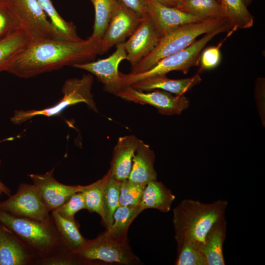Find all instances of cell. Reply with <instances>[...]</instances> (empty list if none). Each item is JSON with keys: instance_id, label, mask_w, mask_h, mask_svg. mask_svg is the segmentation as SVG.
Wrapping results in <instances>:
<instances>
[{"instance_id": "6da1fadb", "label": "cell", "mask_w": 265, "mask_h": 265, "mask_svg": "<svg viewBox=\"0 0 265 265\" xmlns=\"http://www.w3.org/2000/svg\"><path fill=\"white\" fill-rule=\"evenodd\" d=\"M101 54L102 39L91 36L78 41L32 39L6 61L5 71L19 78H30L66 66L93 61Z\"/></svg>"}, {"instance_id": "7a4b0ae2", "label": "cell", "mask_w": 265, "mask_h": 265, "mask_svg": "<svg viewBox=\"0 0 265 265\" xmlns=\"http://www.w3.org/2000/svg\"><path fill=\"white\" fill-rule=\"evenodd\" d=\"M228 202L218 200L204 203L183 200L173 211L175 240L177 244L192 241L204 244L206 235L216 222L225 219Z\"/></svg>"}, {"instance_id": "3957f363", "label": "cell", "mask_w": 265, "mask_h": 265, "mask_svg": "<svg viewBox=\"0 0 265 265\" xmlns=\"http://www.w3.org/2000/svg\"><path fill=\"white\" fill-rule=\"evenodd\" d=\"M229 25L225 19L215 18L181 26L162 36L155 49L132 68L130 73L146 72L163 58L188 47L199 36Z\"/></svg>"}, {"instance_id": "277c9868", "label": "cell", "mask_w": 265, "mask_h": 265, "mask_svg": "<svg viewBox=\"0 0 265 265\" xmlns=\"http://www.w3.org/2000/svg\"><path fill=\"white\" fill-rule=\"evenodd\" d=\"M0 222L36 256V263L50 255L61 244L52 219L49 222H41L0 211Z\"/></svg>"}, {"instance_id": "5b68a950", "label": "cell", "mask_w": 265, "mask_h": 265, "mask_svg": "<svg viewBox=\"0 0 265 265\" xmlns=\"http://www.w3.org/2000/svg\"><path fill=\"white\" fill-rule=\"evenodd\" d=\"M230 25L223 26L204 34L187 48L160 59L150 70L138 74L120 73L123 87L129 86L134 83L150 77L166 75L173 71L186 74L190 69L200 63L201 54L205 46L217 34L231 29Z\"/></svg>"}, {"instance_id": "8992f818", "label": "cell", "mask_w": 265, "mask_h": 265, "mask_svg": "<svg viewBox=\"0 0 265 265\" xmlns=\"http://www.w3.org/2000/svg\"><path fill=\"white\" fill-rule=\"evenodd\" d=\"M94 82L92 74H83L80 78L67 80L62 87V98L54 106L44 109L16 110L10 120L14 124L20 125L39 115L48 117L57 115L69 106L80 103H85L90 109L98 113L91 92Z\"/></svg>"}, {"instance_id": "52a82bcc", "label": "cell", "mask_w": 265, "mask_h": 265, "mask_svg": "<svg viewBox=\"0 0 265 265\" xmlns=\"http://www.w3.org/2000/svg\"><path fill=\"white\" fill-rule=\"evenodd\" d=\"M75 254L86 263L93 260L123 265H137L141 263L133 253L127 239H113L104 233L93 239H86Z\"/></svg>"}, {"instance_id": "ba28073f", "label": "cell", "mask_w": 265, "mask_h": 265, "mask_svg": "<svg viewBox=\"0 0 265 265\" xmlns=\"http://www.w3.org/2000/svg\"><path fill=\"white\" fill-rule=\"evenodd\" d=\"M4 5L32 39L62 40L37 0H7Z\"/></svg>"}, {"instance_id": "9c48e42d", "label": "cell", "mask_w": 265, "mask_h": 265, "mask_svg": "<svg viewBox=\"0 0 265 265\" xmlns=\"http://www.w3.org/2000/svg\"><path fill=\"white\" fill-rule=\"evenodd\" d=\"M0 211L41 222L52 220L50 211L33 184H20L14 194L0 202Z\"/></svg>"}, {"instance_id": "30bf717a", "label": "cell", "mask_w": 265, "mask_h": 265, "mask_svg": "<svg viewBox=\"0 0 265 265\" xmlns=\"http://www.w3.org/2000/svg\"><path fill=\"white\" fill-rule=\"evenodd\" d=\"M117 97L130 102L149 105L155 107L163 115H179L186 109L189 100L183 95H173L168 92L155 89L151 92L141 91L131 86L123 87Z\"/></svg>"}, {"instance_id": "8fae6325", "label": "cell", "mask_w": 265, "mask_h": 265, "mask_svg": "<svg viewBox=\"0 0 265 265\" xmlns=\"http://www.w3.org/2000/svg\"><path fill=\"white\" fill-rule=\"evenodd\" d=\"M115 46L114 53L106 58L76 64L73 67L94 75L102 83L104 91L117 96L123 88L118 66L122 60L126 59L127 54L124 42Z\"/></svg>"}, {"instance_id": "7c38bea8", "label": "cell", "mask_w": 265, "mask_h": 265, "mask_svg": "<svg viewBox=\"0 0 265 265\" xmlns=\"http://www.w3.org/2000/svg\"><path fill=\"white\" fill-rule=\"evenodd\" d=\"M145 17H142L117 0L113 15L102 39V54L124 42Z\"/></svg>"}, {"instance_id": "4fadbf2b", "label": "cell", "mask_w": 265, "mask_h": 265, "mask_svg": "<svg viewBox=\"0 0 265 265\" xmlns=\"http://www.w3.org/2000/svg\"><path fill=\"white\" fill-rule=\"evenodd\" d=\"M54 168L44 174L28 176L38 190L50 212L57 209L73 194L82 191L84 186H69L58 182L54 177Z\"/></svg>"}, {"instance_id": "5bb4252c", "label": "cell", "mask_w": 265, "mask_h": 265, "mask_svg": "<svg viewBox=\"0 0 265 265\" xmlns=\"http://www.w3.org/2000/svg\"><path fill=\"white\" fill-rule=\"evenodd\" d=\"M161 37L150 18L145 17L128 40L124 42L126 59L130 63L131 68L155 49Z\"/></svg>"}, {"instance_id": "9a60e30c", "label": "cell", "mask_w": 265, "mask_h": 265, "mask_svg": "<svg viewBox=\"0 0 265 265\" xmlns=\"http://www.w3.org/2000/svg\"><path fill=\"white\" fill-rule=\"evenodd\" d=\"M147 16L162 36L184 25L207 20L164 5L156 0H144Z\"/></svg>"}, {"instance_id": "2e32d148", "label": "cell", "mask_w": 265, "mask_h": 265, "mask_svg": "<svg viewBox=\"0 0 265 265\" xmlns=\"http://www.w3.org/2000/svg\"><path fill=\"white\" fill-rule=\"evenodd\" d=\"M36 261V256L0 222V265H27Z\"/></svg>"}, {"instance_id": "e0dca14e", "label": "cell", "mask_w": 265, "mask_h": 265, "mask_svg": "<svg viewBox=\"0 0 265 265\" xmlns=\"http://www.w3.org/2000/svg\"><path fill=\"white\" fill-rule=\"evenodd\" d=\"M201 81L199 73L190 78L182 79H170L166 75H161L142 80L129 86L141 91L160 89L180 96L190 91Z\"/></svg>"}, {"instance_id": "ac0fdd59", "label": "cell", "mask_w": 265, "mask_h": 265, "mask_svg": "<svg viewBox=\"0 0 265 265\" xmlns=\"http://www.w3.org/2000/svg\"><path fill=\"white\" fill-rule=\"evenodd\" d=\"M138 141L133 135L118 138L113 149L110 168L111 174L117 180L123 181L128 179Z\"/></svg>"}, {"instance_id": "d6986e66", "label": "cell", "mask_w": 265, "mask_h": 265, "mask_svg": "<svg viewBox=\"0 0 265 265\" xmlns=\"http://www.w3.org/2000/svg\"><path fill=\"white\" fill-rule=\"evenodd\" d=\"M155 160V153L149 145L139 139L128 179L142 185L157 180V173L154 167Z\"/></svg>"}, {"instance_id": "ffe728a7", "label": "cell", "mask_w": 265, "mask_h": 265, "mask_svg": "<svg viewBox=\"0 0 265 265\" xmlns=\"http://www.w3.org/2000/svg\"><path fill=\"white\" fill-rule=\"evenodd\" d=\"M225 219L215 223L206 236L202 249L207 265H225L223 245L226 236Z\"/></svg>"}, {"instance_id": "44dd1931", "label": "cell", "mask_w": 265, "mask_h": 265, "mask_svg": "<svg viewBox=\"0 0 265 265\" xmlns=\"http://www.w3.org/2000/svg\"><path fill=\"white\" fill-rule=\"evenodd\" d=\"M176 198L171 190L157 180L149 182L145 186L140 205L143 210L155 209L162 212L170 211Z\"/></svg>"}, {"instance_id": "7402d4cb", "label": "cell", "mask_w": 265, "mask_h": 265, "mask_svg": "<svg viewBox=\"0 0 265 265\" xmlns=\"http://www.w3.org/2000/svg\"><path fill=\"white\" fill-rule=\"evenodd\" d=\"M51 217L61 244L74 253L85 242L75 218L62 216L56 211L51 212Z\"/></svg>"}, {"instance_id": "603a6c76", "label": "cell", "mask_w": 265, "mask_h": 265, "mask_svg": "<svg viewBox=\"0 0 265 265\" xmlns=\"http://www.w3.org/2000/svg\"><path fill=\"white\" fill-rule=\"evenodd\" d=\"M143 211L140 204L119 206L113 213L110 227L104 233L113 239H127V232L130 225Z\"/></svg>"}, {"instance_id": "cb8c5ba5", "label": "cell", "mask_w": 265, "mask_h": 265, "mask_svg": "<svg viewBox=\"0 0 265 265\" xmlns=\"http://www.w3.org/2000/svg\"><path fill=\"white\" fill-rule=\"evenodd\" d=\"M225 19L232 27L245 29L252 27L254 17L250 13L242 0H220Z\"/></svg>"}, {"instance_id": "d4e9b609", "label": "cell", "mask_w": 265, "mask_h": 265, "mask_svg": "<svg viewBox=\"0 0 265 265\" xmlns=\"http://www.w3.org/2000/svg\"><path fill=\"white\" fill-rule=\"evenodd\" d=\"M175 7L206 19H225L222 8L217 0H183Z\"/></svg>"}, {"instance_id": "484cf974", "label": "cell", "mask_w": 265, "mask_h": 265, "mask_svg": "<svg viewBox=\"0 0 265 265\" xmlns=\"http://www.w3.org/2000/svg\"><path fill=\"white\" fill-rule=\"evenodd\" d=\"M32 39L28 31L22 27L0 39V64L22 50Z\"/></svg>"}, {"instance_id": "4316f807", "label": "cell", "mask_w": 265, "mask_h": 265, "mask_svg": "<svg viewBox=\"0 0 265 265\" xmlns=\"http://www.w3.org/2000/svg\"><path fill=\"white\" fill-rule=\"evenodd\" d=\"M37 0L62 40L78 41L82 39L78 36L74 23L64 20L57 13L51 0Z\"/></svg>"}, {"instance_id": "83f0119b", "label": "cell", "mask_w": 265, "mask_h": 265, "mask_svg": "<svg viewBox=\"0 0 265 265\" xmlns=\"http://www.w3.org/2000/svg\"><path fill=\"white\" fill-rule=\"evenodd\" d=\"M121 182L122 181L117 180L110 173L105 186L103 200L104 218L102 220L106 230L110 227L113 213L119 206Z\"/></svg>"}, {"instance_id": "f1b7e54d", "label": "cell", "mask_w": 265, "mask_h": 265, "mask_svg": "<svg viewBox=\"0 0 265 265\" xmlns=\"http://www.w3.org/2000/svg\"><path fill=\"white\" fill-rule=\"evenodd\" d=\"M95 8V20L91 36L102 39L113 15L117 0H90Z\"/></svg>"}, {"instance_id": "f546056e", "label": "cell", "mask_w": 265, "mask_h": 265, "mask_svg": "<svg viewBox=\"0 0 265 265\" xmlns=\"http://www.w3.org/2000/svg\"><path fill=\"white\" fill-rule=\"evenodd\" d=\"M110 170H108L104 176L94 183L84 186L82 191L84 194L86 209L90 212L98 213L103 219L104 212L103 200L105 186L110 175Z\"/></svg>"}, {"instance_id": "4dcf8cb0", "label": "cell", "mask_w": 265, "mask_h": 265, "mask_svg": "<svg viewBox=\"0 0 265 265\" xmlns=\"http://www.w3.org/2000/svg\"><path fill=\"white\" fill-rule=\"evenodd\" d=\"M176 265H207L202 249V244L192 241L177 244Z\"/></svg>"}, {"instance_id": "1f68e13d", "label": "cell", "mask_w": 265, "mask_h": 265, "mask_svg": "<svg viewBox=\"0 0 265 265\" xmlns=\"http://www.w3.org/2000/svg\"><path fill=\"white\" fill-rule=\"evenodd\" d=\"M146 185L135 183L128 179L121 182L119 206L140 204Z\"/></svg>"}, {"instance_id": "d6a6232c", "label": "cell", "mask_w": 265, "mask_h": 265, "mask_svg": "<svg viewBox=\"0 0 265 265\" xmlns=\"http://www.w3.org/2000/svg\"><path fill=\"white\" fill-rule=\"evenodd\" d=\"M236 30V29L232 27L225 38L218 45L207 48L202 52L200 59L201 66L198 73L200 74L205 70L213 69L219 64L221 61L220 47L224 42Z\"/></svg>"}, {"instance_id": "836d02e7", "label": "cell", "mask_w": 265, "mask_h": 265, "mask_svg": "<svg viewBox=\"0 0 265 265\" xmlns=\"http://www.w3.org/2000/svg\"><path fill=\"white\" fill-rule=\"evenodd\" d=\"M85 209L84 194L80 191L72 195L63 204L54 211L65 217L75 218L74 216L77 212Z\"/></svg>"}, {"instance_id": "e575fe53", "label": "cell", "mask_w": 265, "mask_h": 265, "mask_svg": "<svg viewBox=\"0 0 265 265\" xmlns=\"http://www.w3.org/2000/svg\"><path fill=\"white\" fill-rule=\"evenodd\" d=\"M21 27L5 5H0V39Z\"/></svg>"}, {"instance_id": "d590c367", "label": "cell", "mask_w": 265, "mask_h": 265, "mask_svg": "<svg viewBox=\"0 0 265 265\" xmlns=\"http://www.w3.org/2000/svg\"><path fill=\"white\" fill-rule=\"evenodd\" d=\"M254 96L262 124L265 125V79L258 78L255 83Z\"/></svg>"}, {"instance_id": "8d00e7d4", "label": "cell", "mask_w": 265, "mask_h": 265, "mask_svg": "<svg viewBox=\"0 0 265 265\" xmlns=\"http://www.w3.org/2000/svg\"><path fill=\"white\" fill-rule=\"evenodd\" d=\"M125 5L142 17L147 16L144 0H120Z\"/></svg>"}, {"instance_id": "74e56055", "label": "cell", "mask_w": 265, "mask_h": 265, "mask_svg": "<svg viewBox=\"0 0 265 265\" xmlns=\"http://www.w3.org/2000/svg\"><path fill=\"white\" fill-rule=\"evenodd\" d=\"M14 138L13 137H10L3 140H0V143L6 140H12ZM1 163V161L0 159V165ZM5 194L7 196H10L11 195V190L8 187L5 185H4L2 182L0 181V196L2 194Z\"/></svg>"}, {"instance_id": "f35d334b", "label": "cell", "mask_w": 265, "mask_h": 265, "mask_svg": "<svg viewBox=\"0 0 265 265\" xmlns=\"http://www.w3.org/2000/svg\"><path fill=\"white\" fill-rule=\"evenodd\" d=\"M159 2L169 7H175L176 3L173 0H156Z\"/></svg>"}, {"instance_id": "ab89813d", "label": "cell", "mask_w": 265, "mask_h": 265, "mask_svg": "<svg viewBox=\"0 0 265 265\" xmlns=\"http://www.w3.org/2000/svg\"><path fill=\"white\" fill-rule=\"evenodd\" d=\"M253 0H242V1L244 5L247 7L253 1Z\"/></svg>"}, {"instance_id": "60d3db41", "label": "cell", "mask_w": 265, "mask_h": 265, "mask_svg": "<svg viewBox=\"0 0 265 265\" xmlns=\"http://www.w3.org/2000/svg\"><path fill=\"white\" fill-rule=\"evenodd\" d=\"M6 62L0 64V72H1V71H5Z\"/></svg>"}, {"instance_id": "b9f144b4", "label": "cell", "mask_w": 265, "mask_h": 265, "mask_svg": "<svg viewBox=\"0 0 265 265\" xmlns=\"http://www.w3.org/2000/svg\"><path fill=\"white\" fill-rule=\"evenodd\" d=\"M7 0H0V5L4 4Z\"/></svg>"}, {"instance_id": "7bdbcfd3", "label": "cell", "mask_w": 265, "mask_h": 265, "mask_svg": "<svg viewBox=\"0 0 265 265\" xmlns=\"http://www.w3.org/2000/svg\"><path fill=\"white\" fill-rule=\"evenodd\" d=\"M173 0L176 3V4H177V3L181 2L183 0Z\"/></svg>"}, {"instance_id": "ee69618b", "label": "cell", "mask_w": 265, "mask_h": 265, "mask_svg": "<svg viewBox=\"0 0 265 265\" xmlns=\"http://www.w3.org/2000/svg\"><path fill=\"white\" fill-rule=\"evenodd\" d=\"M219 3L220 2V0H217Z\"/></svg>"}]
</instances>
